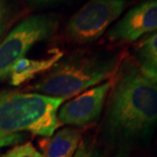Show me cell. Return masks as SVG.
Masks as SVG:
<instances>
[{
  "label": "cell",
  "mask_w": 157,
  "mask_h": 157,
  "mask_svg": "<svg viewBox=\"0 0 157 157\" xmlns=\"http://www.w3.org/2000/svg\"><path fill=\"white\" fill-rule=\"evenodd\" d=\"M102 136L120 148L146 141L157 127V81L143 73L132 57H124L113 76Z\"/></svg>",
  "instance_id": "cell-1"
},
{
  "label": "cell",
  "mask_w": 157,
  "mask_h": 157,
  "mask_svg": "<svg viewBox=\"0 0 157 157\" xmlns=\"http://www.w3.org/2000/svg\"><path fill=\"white\" fill-rule=\"evenodd\" d=\"M124 57L123 52L105 50L75 52L57 62L29 88L66 101L113 77Z\"/></svg>",
  "instance_id": "cell-2"
},
{
  "label": "cell",
  "mask_w": 157,
  "mask_h": 157,
  "mask_svg": "<svg viewBox=\"0 0 157 157\" xmlns=\"http://www.w3.org/2000/svg\"><path fill=\"white\" fill-rule=\"evenodd\" d=\"M64 101L36 92L0 91V131L52 136L60 125L57 113Z\"/></svg>",
  "instance_id": "cell-3"
},
{
  "label": "cell",
  "mask_w": 157,
  "mask_h": 157,
  "mask_svg": "<svg viewBox=\"0 0 157 157\" xmlns=\"http://www.w3.org/2000/svg\"><path fill=\"white\" fill-rule=\"evenodd\" d=\"M55 13H38L17 23L0 42V81L9 76L12 67L33 47L55 34L59 25Z\"/></svg>",
  "instance_id": "cell-4"
},
{
  "label": "cell",
  "mask_w": 157,
  "mask_h": 157,
  "mask_svg": "<svg viewBox=\"0 0 157 157\" xmlns=\"http://www.w3.org/2000/svg\"><path fill=\"white\" fill-rule=\"evenodd\" d=\"M128 5L129 0H89L70 17L66 36L78 45L98 41Z\"/></svg>",
  "instance_id": "cell-5"
},
{
  "label": "cell",
  "mask_w": 157,
  "mask_h": 157,
  "mask_svg": "<svg viewBox=\"0 0 157 157\" xmlns=\"http://www.w3.org/2000/svg\"><path fill=\"white\" fill-rule=\"evenodd\" d=\"M111 86L112 80H106L61 105L57 113L59 124L84 127L96 122L102 113Z\"/></svg>",
  "instance_id": "cell-6"
},
{
  "label": "cell",
  "mask_w": 157,
  "mask_h": 157,
  "mask_svg": "<svg viewBox=\"0 0 157 157\" xmlns=\"http://www.w3.org/2000/svg\"><path fill=\"white\" fill-rule=\"evenodd\" d=\"M157 31V0H144L127 11L106 34L113 44H130Z\"/></svg>",
  "instance_id": "cell-7"
},
{
  "label": "cell",
  "mask_w": 157,
  "mask_h": 157,
  "mask_svg": "<svg viewBox=\"0 0 157 157\" xmlns=\"http://www.w3.org/2000/svg\"><path fill=\"white\" fill-rule=\"evenodd\" d=\"M81 132L74 128H63L40 142L45 157H73L80 144Z\"/></svg>",
  "instance_id": "cell-8"
},
{
  "label": "cell",
  "mask_w": 157,
  "mask_h": 157,
  "mask_svg": "<svg viewBox=\"0 0 157 157\" xmlns=\"http://www.w3.org/2000/svg\"><path fill=\"white\" fill-rule=\"evenodd\" d=\"M63 53L56 51L54 54L43 59H29L23 57L12 67L9 77L12 85L17 86L31 80L36 75L49 71L58 61L62 59Z\"/></svg>",
  "instance_id": "cell-9"
},
{
  "label": "cell",
  "mask_w": 157,
  "mask_h": 157,
  "mask_svg": "<svg viewBox=\"0 0 157 157\" xmlns=\"http://www.w3.org/2000/svg\"><path fill=\"white\" fill-rule=\"evenodd\" d=\"M132 58L147 77L157 81V31L137 43Z\"/></svg>",
  "instance_id": "cell-10"
},
{
  "label": "cell",
  "mask_w": 157,
  "mask_h": 157,
  "mask_svg": "<svg viewBox=\"0 0 157 157\" xmlns=\"http://www.w3.org/2000/svg\"><path fill=\"white\" fill-rule=\"evenodd\" d=\"M17 0H0V42L15 19L18 10Z\"/></svg>",
  "instance_id": "cell-11"
},
{
  "label": "cell",
  "mask_w": 157,
  "mask_h": 157,
  "mask_svg": "<svg viewBox=\"0 0 157 157\" xmlns=\"http://www.w3.org/2000/svg\"><path fill=\"white\" fill-rule=\"evenodd\" d=\"M73 157H105V153L95 142L91 140H84L80 142Z\"/></svg>",
  "instance_id": "cell-12"
},
{
  "label": "cell",
  "mask_w": 157,
  "mask_h": 157,
  "mask_svg": "<svg viewBox=\"0 0 157 157\" xmlns=\"http://www.w3.org/2000/svg\"><path fill=\"white\" fill-rule=\"evenodd\" d=\"M0 157H45L31 143H25L9 150Z\"/></svg>",
  "instance_id": "cell-13"
},
{
  "label": "cell",
  "mask_w": 157,
  "mask_h": 157,
  "mask_svg": "<svg viewBox=\"0 0 157 157\" xmlns=\"http://www.w3.org/2000/svg\"><path fill=\"white\" fill-rule=\"evenodd\" d=\"M25 139V136L21 134H7L0 131V148L7 146L19 144Z\"/></svg>",
  "instance_id": "cell-14"
},
{
  "label": "cell",
  "mask_w": 157,
  "mask_h": 157,
  "mask_svg": "<svg viewBox=\"0 0 157 157\" xmlns=\"http://www.w3.org/2000/svg\"><path fill=\"white\" fill-rule=\"evenodd\" d=\"M63 1H66V0H26L29 5L36 6V7H45V6L54 5Z\"/></svg>",
  "instance_id": "cell-15"
},
{
  "label": "cell",
  "mask_w": 157,
  "mask_h": 157,
  "mask_svg": "<svg viewBox=\"0 0 157 157\" xmlns=\"http://www.w3.org/2000/svg\"><path fill=\"white\" fill-rule=\"evenodd\" d=\"M130 156V149L128 148H119L118 152L113 157H129Z\"/></svg>",
  "instance_id": "cell-16"
}]
</instances>
